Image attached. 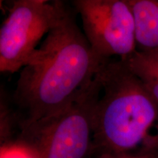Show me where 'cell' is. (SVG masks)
<instances>
[{
    "label": "cell",
    "mask_w": 158,
    "mask_h": 158,
    "mask_svg": "<svg viewBox=\"0 0 158 158\" xmlns=\"http://www.w3.org/2000/svg\"><path fill=\"white\" fill-rule=\"evenodd\" d=\"M92 158H158V149H142L128 153H101Z\"/></svg>",
    "instance_id": "obj_8"
},
{
    "label": "cell",
    "mask_w": 158,
    "mask_h": 158,
    "mask_svg": "<svg viewBox=\"0 0 158 158\" xmlns=\"http://www.w3.org/2000/svg\"><path fill=\"white\" fill-rule=\"evenodd\" d=\"M100 72L68 107L20 127L12 143L25 147L36 158H92L94 112L102 92Z\"/></svg>",
    "instance_id": "obj_3"
},
{
    "label": "cell",
    "mask_w": 158,
    "mask_h": 158,
    "mask_svg": "<svg viewBox=\"0 0 158 158\" xmlns=\"http://www.w3.org/2000/svg\"><path fill=\"white\" fill-rule=\"evenodd\" d=\"M138 78L149 77L158 80V48L139 49L121 59Z\"/></svg>",
    "instance_id": "obj_7"
},
{
    "label": "cell",
    "mask_w": 158,
    "mask_h": 158,
    "mask_svg": "<svg viewBox=\"0 0 158 158\" xmlns=\"http://www.w3.org/2000/svg\"><path fill=\"white\" fill-rule=\"evenodd\" d=\"M62 1L18 0L10 7L0 28V71L22 69L58 19Z\"/></svg>",
    "instance_id": "obj_4"
},
{
    "label": "cell",
    "mask_w": 158,
    "mask_h": 158,
    "mask_svg": "<svg viewBox=\"0 0 158 158\" xmlns=\"http://www.w3.org/2000/svg\"><path fill=\"white\" fill-rule=\"evenodd\" d=\"M135 22L137 48H158V0H129Z\"/></svg>",
    "instance_id": "obj_6"
},
{
    "label": "cell",
    "mask_w": 158,
    "mask_h": 158,
    "mask_svg": "<svg viewBox=\"0 0 158 158\" xmlns=\"http://www.w3.org/2000/svg\"><path fill=\"white\" fill-rule=\"evenodd\" d=\"M91 48L101 58L124 59L137 50L135 22L129 0H74Z\"/></svg>",
    "instance_id": "obj_5"
},
{
    "label": "cell",
    "mask_w": 158,
    "mask_h": 158,
    "mask_svg": "<svg viewBox=\"0 0 158 158\" xmlns=\"http://www.w3.org/2000/svg\"><path fill=\"white\" fill-rule=\"evenodd\" d=\"M1 158H36L28 149L17 143L2 145Z\"/></svg>",
    "instance_id": "obj_9"
},
{
    "label": "cell",
    "mask_w": 158,
    "mask_h": 158,
    "mask_svg": "<svg viewBox=\"0 0 158 158\" xmlns=\"http://www.w3.org/2000/svg\"><path fill=\"white\" fill-rule=\"evenodd\" d=\"M107 61L92 50L64 4L19 73L13 96L18 130L68 107L89 87Z\"/></svg>",
    "instance_id": "obj_1"
},
{
    "label": "cell",
    "mask_w": 158,
    "mask_h": 158,
    "mask_svg": "<svg viewBox=\"0 0 158 158\" xmlns=\"http://www.w3.org/2000/svg\"><path fill=\"white\" fill-rule=\"evenodd\" d=\"M102 92L94 112L92 157L158 149V102L121 59L101 69Z\"/></svg>",
    "instance_id": "obj_2"
}]
</instances>
